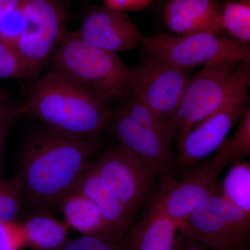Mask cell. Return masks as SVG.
<instances>
[{"instance_id": "obj_1", "label": "cell", "mask_w": 250, "mask_h": 250, "mask_svg": "<svg viewBox=\"0 0 250 250\" xmlns=\"http://www.w3.org/2000/svg\"><path fill=\"white\" fill-rule=\"evenodd\" d=\"M102 146L100 137H76L45 126L33 130L23 142L16 173L24 197L36 208H58Z\"/></svg>"}, {"instance_id": "obj_2", "label": "cell", "mask_w": 250, "mask_h": 250, "mask_svg": "<svg viewBox=\"0 0 250 250\" xmlns=\"http://www.w3.org/2000/svg\"><path fill=\"white\" fill-rule=\"evenodd\" d=\"M109 99L66 77L47 71L29 83L25 114L45 127L81 138H97L107 129L112 115Z\"/></svg>"}, {"instance_id": "obj_3", "label": "cell", "mask_w": 250, "mask_h": 250, "mask_svg": "<svg viewBox=\"0 0 250 250\" xmlns=\"http://www.w3.org/2000/svg\"><path fill=\"white\" fill-rule=\"evenodd\" d=\"M47 71L61 74L111 100L133 97L131 72L117 53L85 42L66 31L47 59Z\"/></svg>"}, {"instance_id": "obj_4", "label": "cell", "mask_w": 250, "mask_h": 250, "mask_svg": "<svg viewBox=\"0 0 250 250\" xmlns=\"http://www.w3.org/2000/svg\"><path fill=\"white\" fill-rule=\"evenodd\" d=\"M118 142L129 149L167 181L178 167L173 139L166 122L154 115L139 99L125 100L112 111L108 127Z\"/></svg>"}, {"instance_id": "obj_5", "label": "cell", "mask_w": 250, "mask_h": 250, "mask_svg": "<svg viewBox=\"0 0 250 250\" xmlns=\"http://www.w3.org/2000/svg\"><path fill=\"white\" fill-rule=\"evenodd\" d=\"M250 57L241 62L223 104L177 140V165L189 168L214 156L246 111L250 95Z\"/></svg>"}, {"instance_id": "obj_6", "label": "cell", "mask_w": 250, "mask_h": 250, "mask_svg": "<svg viewBox=\"0 0 250 250\" xmlns=\"http://www.w3.org/2000/svg\"><path fill=\"white\" fill-rule=\"evenodd\" d=\"M142 46L153 57L189 72L217 61L241 62L250 57V45L210 32L144 36Z\"/></svg>"}, {"instance_id": "obj_7", "label": "cell", "mask_w": 250, "mask_h": 250, "mask_svg": "<svg viewBox=\"0 0 250 250\" xmlns=\"http://www.w3.org/2000/svg\"><path fill=\"white\" fill-rule=\"evenodd\" d=\"M90 166L135 218L159 178L152 169L118 141L105 148L90 161Z\"/></svg>"}, {"instance_id": "obj_8", "label": "cell", "mask_w": 250, "mask_h": 250, "mask_svg": "<svg viewBox=\"0 0 250 250\" xmlns=\"http://www.w3.org/2000/svg\"><path fill=\"white\" fill-rule=\"evenodd\" d=\"M240 63L228 61L209 62L190 78L178 109L166 123L173 140L178 139L220 107L228 97Z\"/></svg>"}, {"instance_id": "obj_9", "label": "cell", "mask_w": 250, "mask_h": 250, "mask_svg": "<svg viewBox=\"0 0 250 250\" xmlns=\"http://www.w3.org/2000/svg\"><path fill=\"white\" fill-rule=\"evenodd\" d=\"M188 236L213 250H248L250 213L215 194L182 224Z\"/></svg>"}, {"instance_id": "obj_10", "label": "cell", "mask_w": 250, "mask_h": 250, "mask_svg": "<svg viewBox=\"0 0 250 250\" xmlns=\"http://www.w3.org/2000/svg\"><path fill=\"white\" fill-rule=\"evenodd\" d=\"M25 26L16 47L27 64L30 81L41 75L54 47L67 31L62 0H22Z\"/></svg>"}, {"instance_id": "obj_11", "label": "cell", "mask_w": 250, "mask_h": 250, "mask_svg": "<svg viewBox=\"0 0 250 250\" xmlns=\"http://www.w3.org/2000/svg\"><path fill=\"white\" fill-rule=\"evenodd\" d=\"M130 72L133 96L162 121H170L178 109L190 80L189 71L177 68L146 52L139 63L130 68Z\"/></svg>"}, {"instance_id": "obj_12", "label": "cell", "mask_w": 250, "mask_h": 250, "mask_svg": "<svg viewBox=\"0 0 250 250\" xmlns=\"http://www.w3.org/2000/svg\"><path fill=\"white\" fill-rule=\"evenodd\" d=\"M184 170L178 182L167 188L149 210L182 226L210 197L220 192L218 174L208 160Z\"/></svg>"}, {"instance_id": "obj_13", "label": "cell", "mask_w": 250, "mask_h": 250, "mask_svg": "<svg viewBox=\"0 0 250 250\" xmlns=\"http://www.w3.org/2000/svg\"><path fill=\"white\" fill-rule=\"evenodd\" d=\"M77 32L90 45L114 53L138 48L144 37L126 12L104 4L85 13Z\"/></svg>"}, {"instance_id": "obj_14", "label": "cell", "mask_w": 250, "mask_h": 250, "mask_svg": "<svg viewBox=\"0 0 250 250\" xmlns=\"http://www.w3.org/2000/svg\"><path fill=\"white\" fill-rule=\"evenodd\" d=\"M221 13L218 0H167L163 18L166 29L172 34L223 35Z\"/></svg>"}, {"instance_id": "obj_15", "label": "cell", "mask_w": 250, "mask_h": 250, "mask_svg": "<svg viewBox=\"0 0 250 250\" xmlns=\"http://www.w3.org/2000/svg\"><path fill=\"white\" fill-rule=\"evenodd\" d=\"M73 190L82 192L97 206L113 239L124 241L125 235L134 228L136 218L94 173L90 164Z\"/></svg>"}, {"instance_id": "obj_16", "label": "cell", "mask_w": 250, "mask_h": 250, "mask_svg": "<svg viewBox=\"0 0 250 250\" xmlns=\"http://www.w3.org/2000/svg\"><path fill=\"white\" fill-rule=\"evenodd\" d=\"M182 225L171 219L148 210L131 231L129 250H174L177 231Z\"/></svg>"}, {"instance_id": "obj_17", "label": "cell", "mask_w": 250, "mask_h": 250, "mask_svg": "<svg viewBox=\"0 0 250 250\" xmlns=\"http://www.w3.org/2000/svg\"><path fill=\"white\" fill-rule=\"evenodd\" d=\"M58 208L69 228L83 234L98 235L116 241L97 206L82 192L72 190L63 197Z\"/></svg>"}, {"instance_id": "obj_18", "label": "cell", "mask_w": 250, "mask_h": 250, "mask_svg": "<svg viewBox=\"0 0 250 250\" xmlns=\"http://www.w3.org/2000/svg\"><path fill=\"white\" fill-rule=\"evenodd\" d=\"M21 225L26 247L36 250L61 249L66 243L70 228L65 222L42 213L31 215Z\"/></svg>"}, {"instance_id": "obj_19", "label": "cell", "mask_w": 250, "mask_h": 250, "mask_svg": "<svg viewBox=\"0 0 250 250\" xmlns=\"http://www.w3.org/2000/svg\"><path fill=\"white\" fill-rule=\"evenodd\" d=\"M250 157V93L246 111L233 134L214 156L208 159L217 174L238 161Z\"/></svg>"}, {"instance_id": "obj_20", "label": "cell", "mask_w": 250, "mask_h": 250, "mask_svg": "<svg viewBox=\"0 0 250 250\" xmlns=\"http://www.w3.org/2000/svg\"><path fill=\"white\" fill-rule=\"evenodd\" d=\"M220 187L224 197L250 213V162L240 161L229 166Z\"/></svg>"}, {"instance_id": "obj_21", "label": "cell", "mask_w": 250, "mask_h": 250, "mask_svg": "<svg viewBox=\"0 0 250 250\" xmlns=\"http://www.w3.org/2000/svg\"><path fill=\"white\" fill-rule=\"evenodd\" d=\"M221 25L234 40L250 45V4L243 0H229L222 7Z\"/></svg>"}, {"instance_id": "obj_22", "label": "cell", "mask_w": 250, "mask_h": 250, "mask_svg": "<svg viewBox=\"0 0 250 250\" xmlns=\"http://www.w3.org/2000/svg\"><path fill=\"white\" fill-rule=\"evenodd\" d=\"M24 198L22 182L17 174L11 178H0V223L16 221Z\"/></svg>"}, {"instance_id": "obj_23", "label": "cell", "mask_w": 250, "mask_h": 250, "mask_svg": "<svg viewBox=\"0 0 250 250\" xmlns=\"http://www.w3.org/2000/svg\"><path fill=\"white\" fill-rule=\"evenodd\" d=\"M30 81L27 64L16 46L0 39V80Z\"/></svg>"}, {"instance_id": "obj_24", "label": "cell", "mask_w": 250, "mask_h": 250, "mask_svg": "<svg viewBox=\"0 0 250 250\" xmlns=\"http://www.w3.org/2000/svg\"><path fill=\"white\" fill-rule=\"evenodd\" d=\"M25 111L24 104L10 103L6 99L0 103V164L13 125Z\"/></svg>"}, {"instance_id": "obj_25", "label": "cell", "mask_w": 250, "mask_h": 250, "mask_svg": "<svg viewBox=\"0 0 250 250\" xmlns=\"http://www.w3.org/2000/svg\"><path fill=\"white\" fill-rule=\"evenodd\" d=\"M61 250H129L123 241L116 242L98 235L83 236L67 241Z\"/></svg>"}, {"instance_id": "obj_26", "label": "cell", "mask_w": 250, "mask_h": 250, "mask_svg": "<svg viewBox=\"0 0 250 250\" xmlns=\"http://www.w3.org/2000/svg\"><path fill=\"white\" fill-rule=\"evenodd\" d=\"M24 26L25 20L21 3L0 22V39L16 46L24 31Z\"/></svg>"}, {"instance_id": "obj_27", "label": "cell", "mask_w": 250, "mask_h": 250, "mask_svg": "<svg viewBox=\"0 0 250 250\" xmlns=\"http://www.w3.org/2000/svg\"><path fill=\"white\" fill-rule=\"evenodd\" d=\"M26 247L21 223H0V250H21Z\"/></svg>"}, {"instance_id": "obj_28", "label": "cell", "mask_w": 250, "mask_h": 250, "mask_svg": "<svg viewBox=\"0 0 250 250\" xmlns=\"http://www.w3.org/2000/svg\"><path fill=\"white\" fill-rule=\"evenodd\" d=\"M104 5L112 9L127 12L141 11L152 4V0H103Z\"/></svg>"}, {"instance_id": "obj_29", "label": "cell", "mask_w": 250, "mask_h": 250, "mask_svg": "<svg viewBox=\"0 0 250 250\" xmlns=\"http://www.w3.org/2000/svg\"><path fill=\"white\" fill-rule=\"evenodd\" d=\"M22 1V0H0V22Z\"/></svg>"}, {"instance_id": "obj_30", "label": "cell", "mask_w": 250, "mask_h": 250, "mask_svg": "<svg viewBox=\"0 0 250 250\" xmlns=\"http://www.w3.org/2000/svg\"><path fill=\"white\" fill-rule=\"evenodd\" d=\"M6 95L4 93L3 90H0V103L1 102L4 101V100H6Z\"/></svg>"}, {"instance_id": "obj_31", "label": "cell", "mask_w": 250, "mask_h": 250, "mask_svg": "<svg viewBox=\"0 0 250 250\" xmlns=\"http://www.w3.org/2000/svg\"><path fill=\"white\" fill-rule=\"evenodd\" d=\"M243 1H246V2H248V4H250V0H243Z\"/></svg>"}, {"instance_id": "obj_32", "label": "cell", "mask_w": 250, "mask_h": 250, "mask_svg": "<svg viewBox=\"0 0 250 250\" xmlns=\"http://www.w3.org/2000/svg\"></svg>"}, {"instance_id": "obj_33", "label": "cell", "mask_w": 250, "mask_h": 250, "mask_svg": "<svg viewBox=\"0 0 250 250\" xmlns=\"http://www.w3.org/2000/svg\"><path fill=\"white\" fill-rule=\"evenodd\" d=\"M176 250V249H175V250Z\"/></svg>"}]
</instances>
